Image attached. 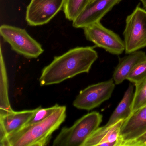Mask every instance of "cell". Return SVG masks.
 Masks as SVG:
<instances>
[{
    "label": "cell",
    "instance_id": "3957f363",
    "mask_svg": "<svg viewBox=\"0 0 146 146\" xmlns=\"http://www.w3.org/2000/svg\"><path fill=\"white\" fill-rule=\"evenodd\" d=\"M102 116L96 111L84 115L70 127H64L53 142L54 146H82L99 127Z\"/></svg>",
    "mask_w": 146,
    "mask_h": 146
},
{
    "label": "cell",
    "instance_id": "7c38bea8",
    "mask_svg": "<svg viewBox=\"0 0 146 146\" xmlns=\"http://www.w3.org/2000/svg\"><path fill=\"white\" fill-rule=\"evenodd\" d=\"M34 110L15 111L0 116V140L23 128L34 115Z\"/></svg>",
    "mask_w": 146,
    "mask_h": 146
},
{
    "label": "cell",
    "instance_id": "e0dca14e",
    "mask_svg": "<svg viewBox=\"0 0 146 146\" xmlns=\"http://www.w3.org/2000/svg\"><path fill=\"white\" fill-rule=\"evenodd\" d=\"M127 80L139 85L146 80V59L137 64L127 76Z\"/></svg>",
    "mask_w": 146,
    "mask_h": 146
},
{
    "label": "cell",
    "instance_id": "52a82bcc",
    "mask_svg": "<svg viewBox=\"0 0 146 146\" xmlns=\"http://www.w3.org/2000/svg\"><path fill=\"white\" fill-rule=\"evenodd\" d=\"M115 84L113 79H110L90 85L80 91L73 102V106L82 110L94 109L111 97Z\"/></svg>",
    "mask_w": 146,
    "mask_h": 146
},
{
    "label": "cell",
    "instance_id": "5bb4252c",
    "mask_svg": "<svg viewBox=\"0 0 146 146\" xmlns=\"http://www.w3.org/2000/svg\"><path fill=\"white\" fill-rule=\"evenodd\" d=\"M134 95V85L130 84L125 93L123 99L105 125L109 126L119 120H125L129 117L132 113L131 107Z\"/></svg>",
    "mask_w": 146,
    "mask_h": 146
},
{
    "label": "cell",
    "instance_id": "9c48e42d",
    "mask_svg": "<svg viewBox=\"0 0 146 146\" xmlns=\"http://www.w3.org/2000/svg\"><path fill=\"white\" fill-rule=\"evenodd\" d=\"M122 0H94L90 1L83 11L72 21L77 29H84L101 19Z\"/></svg>",
    "mask_w": 146,
    "mask_h": 146
},
{
    "label": "cell",
    "instance_id": "d6986e66",
    "mask_svg": "<svg viewBox=\"0 0 146 146\" xmlns=\"http://www.w3.org/2000/svg\"><path fill=\"white\" fill-rule=\"evenodd\" d=\"M60 106L56 104L53 106L48 108H42L40 107L36 108L35 109L34 115L24 126H29L43 121L51 116L59 108Z\"/></svg>",
    "mask_w": 146,
    "mask_h": 146
},
{
    "label": "cell",
    "instance_id": "7a4b0ae2",
    "mask_svg": "<svg viewBox=\"0 0 146 146\" xmlns=\"http://www.w3.org/2000/svg\"><path fill=\"white\" fill-rule=\"evenodd\" d=\"M66 118V107L60 106L51 116L39 123L24 126L0 140L2 146H45Z\"/></svg>",
    "mask_w": 146,
    "mask_h": 146
},
{
    "label": "cell",
    "instance_id": "2e32d148",
    "mask_svg": "<svg viewBox=\"0 0 146 146\" xmlns=\"http://www.w3.org/2000/svg\"><path fill=\"white\" fill-rule=\"evenodd\" d=\"M90 2V0H65L63 10L66 18L73 21Z\"/></svg>",
    "mask_w": 146,
    "mask_h": 146
},
{
    "label": "cell",
    "instance_id": "8992f818",
    "mask_svg": "<svg viewBox=\"0 0 146 146\" xmlns=\"http://www.w3.org/2000/svg\"><path fill=\"white\" fill-rule=\"evenodd\" d=\"M83 29L86 39L96 47L114 55H120L125 51L124 41L115 32L103 26L100 22L95 23Z\"/></svg>",
    "mask_w": 146,
    "mask_h": 146
},
{
    "label": "cell",
    "instance_id": "9a60e30c",
    "mask_svg": "<svg viewBox=\"0 0 146 146\" xmlns=\"http://www.w3.org/2000/svg\"><path fill=\"white\" fill-rule=\"evenodd\" d=\"M1 103L0 116L13 112L9 101L8 94V81L6 69L2 51L1 50Z\"/></svg>",
    "mask_w": 146,
    "mask_h": 146
},
{
    "label": "cell",
    "instance_id": "30bf717a",
    "mask_svg": "<svg viewBox=\"0 0 146 146\" xmlns=\"http://www.w3.org/2000/svg\"><path fill=\"white\" fill-rule=\"evenodd\" d=\"M146 132V106L132 113L124 121L120 129L118 146L139 137Z\"/></svg>",
    "mask_w": 146,
    "mask_h": 146
},
{
    "label": "cell",
    "instance_id": "44dd1931",
    "mask_svg": "<svg viewBox=\"0 0 146 146\" xmlns=\"http://www.w3.org/2000/svg\"><path fill=\"white\" fill-rule=\"evenodd\" d=\"M141 3H142L145 9H146V0H140Z\"/></svg>",
    "mask_w": 146,
    "mask_h": 146
},
{
    "label": "cell",
    "instance_id": "8fae6325",
    "mask_svg": "<svg viewBox=\"0 0 146 146\" xmlns=\"http://www.w3.org/2000/svg\"><path fill=\"white\" fill-rule=\"evenodd\" d=\"M124 120L109 126L99 127L87 139L82 146H118L120 129Z\"/></svg>",
    "mask_w": 146,
    "mask_h": 146
},
{
    "label": "cell",
    "instance_id": "ffe728a7",
    "mask_svg": "<svg viewBox=\"0 0 146 146\" xmlns=\"http://www.w3.org/2000/svg\"><path fill=\"white\" fill-rule=\"evenodd\" d=\"M123 146H146V132L136 139L125 143Z\"/></svg>",
    "mask_w": 146,
    "mask_h": 146
},
{
    "label": "cell",
    "instance_id": "6da1fadb",
    "mask_svg": "<svg viewBox=\"0 0 146 146\" xmlns=\"http://www.w3.org/2000/svg\"><path fill=\"white\" fill-rule=\"evenodd\" d=\"M92 47H78L54 57L42 70L39 81L41 86L57 84L78 74L88 73L98 58Z\"/></svg>",
    "mask_w": 146,
    "mask_h": 146
},
{
    "label": "cell",
    "instance_id": "ba28073f",
    "mask_svg": "<svg viewBox=\"0 0 146 146\" xmlns=\"http://www.w3.org/2000/svg\"><path fill=\"white\" fill-rule=\"evenodd\" d=\"M65 0H31L25 19L29 25L40 26L49 23L63 8Z\"/></svg>",
    "mask_w": 146,
    "mask_h": 146
},
{
    "label": "cell",
    "instance_id": "277c9868",
    "mask_svg": "<svg viewBox=\"0 0 146 146\" xmlns=\"http://www.w3.org/2000/svg\"><path fill=\"white\" fill-rule=\"evenodd\" d=\"M0 34L13 51L26 58H36L44 52L41 45L25 29L3 25L0 27Z\"/></svg>",
    "mask_w": 146,
    "mask_h": 146
},
{
    "label": "cell",
    "instance_id": "ac0fdd59",
    "mask_svg": "<svg viewBox=\"0 0 146 146\" xmlns=\"http://www.w3.org/2000/svg\"><path fill=\"white\" fill-rule=\"evenodd\" d=\"M135 87L131 107L132 113L146 106V80Z\"/></svg>",
    "mask_w": 146,
    "mask_h": 146
},
{
    "label": "cell",
    "instance_id": "5b68a950",
    "mask_svg": "<svg viewBox=\"0 0 146 146\" xmlns=\"http://www.w3.org/2000/svg\"><path fill=\"white\" fill-rule=\"evenodd\" d=\"M123 35L127 54L146 47V10L138 6L127 17Z\"/></svg>",
    "mask_w": 146,
    "mask_h": 146
},
{
    "label": "cell",
    "instance_id": "4fadbf2b",
    "mask_svg": "<svg viewBox=\"0 0 146 146\" xmlns=\"http://www.w3.org/2000/svg\"><path fill=\"white\" fill-rule=\"evenodd\" d=\"M146 59V54L141 51H137L128 54L127 56L119 58V62L113 72V79L116 84L122 83L136 65Z\"/></svg>",
    "mask_w": 146,
    "mask_h": 146
},
{
    "label": "cell",
    "instance_id": "7402d4cb",
    "mask_svg": "<svg viewBox=\"0 0 146 146\" xmlns=\"http://www.w3.org/2000/svg\"><path fill=\"white\" fill-rule=\"evenodd\" d=\"M94 0H90V1H93Z\"/></svg>",
    "mask_w": 146,
    "mask_h": 146
}]
</instances>
